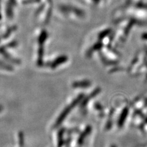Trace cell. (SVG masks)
<instances>
[{"label": "cell", "instance_id": "cell-7", "mask_svg": "<svg viewBox=\"0 0 147 147\" xmlns=\"http://www.w3.org/2000/svg\"><path fill=\"white\" fill-rule=\"evenodd\" d=\"M71 138L69 137L68 138V139H67L66 142H65V145H66V147H69V145L71 144Z\"/></svg>", "mask_w": 147, "mask_h": 147}, {"label": "cell", "instance_id": "cell-2", "mask_svg": "<svg viewBox=\"0 0 147 147\" xmlns=\"http://www.w3.org/2000/svg\"><path fill=\"white\" fill-rule=\"evenodd\" d=\"M91 132V127L90 126H86L85 129V130L81 133L79 138H78L77 144L79 145H81L84 144V142L86 137L90 134Z\"/></svg>", "mask_w": 147, "mask_h": 147}, {"label": "cell", "instance_id": "cell-4", "mask_svg": "<svg viewBox=\"0 0 147 147\" xmlns=\"http://www.w3.org/2000/svg\"><path fill=\"white\" fill-rule=\"evenodd\" d=\"M64 132H65V129L64 128H61L58 131L57 147H63V146L65 144V142H64Z\"/></svg>", "mask_w": 147, "mask_h": 147}, {"label": "cell", "instance_id": "cell-1", "mask_svg": "<svg viewBox=\"0 0 147 147\" xmlns=\"http://www.w3.org/2000/svg\"><path fill=\"white\" fill-rule=\"evenodd\" d=\"M84 98V94L83 93L78 95L76 97V98L70 104V105H67V106L66 107L65 109L63 110L61 114L59 115V116L58 117L56 121H55L53 127L54 129H56L60 126L61 125V123H63V121L66 118L68 115L70 113L71 110L76 106H77V105L81 102L82 100Z\"/></svg>", "mask_w": 147, "mask_h": 147}, {"label": "cell", "instance_id": "cell-8", "mask_svg": "<svg viewBox=\"0 0 147 147\" xmlns=\"http://www.w3.org/2000/svg\"><path fill=\"white\" fill-rule=\"evenodd\" d=\"M3 110V105H0V112H1Z\"/></svg>", "mask_w": 147, "mask_h": 147}, {"label": "cell", "instance_id": "cell-6", "mask_svg": "<svg viewBox=\"0 0 147 147\" xmlns=\"http://www.w3.org/2000/svg\"><path fill=\"white\" fill-rule=\"evenodd\" d=\"M18 144L21 147H23L25 145V138L23 132H19L18 133Z\"/></svg>", "mask_w": 147, "mask_h": 147}, {"label": "cell", "instance_id": "cell-9", "mask_svg": "<svg viewBox=\"0 0 147 147\" xmlns=\"http://www.w3.org/2000/svg\"><path fill=\"white\" fill-rule=\"evenodd\" d=\"M112 147H115V146H112Z\"/></svg>", "mask_w": 147, "mask_h": 147}, {"label": "cell", "instance_id": "cell-3", "mask_svg": "<svg viewBox=\"0 0 147 147\" xmlns=\"http://www.w3.org/2000/svg\"><path fill=\"white\" fill-rule=\"evenodd\" d=\"M99 92H100V89L97 88V89H96L94 91L92 92L91 93H90L89 94V96H88L87 97L85 98L82 101V102L80 103V107L82 109H84L86 106V105L88 104V103L89 102V101L92 98H93L94 97H95L96 95H98L99 93Z\"/></svg>", "mask_w": 147, "mask_h": 147}, {"label": "cell", "instance_id": "cell-5", "mask_svg": "<svg viewBox=\"0 0 147 147\" xmlns=\"http://www.w3.org/2000/svg\"><path fill=\"white\" fill-rule=\"evenodd\" d=\"M91 85V82L88 80H84V81H79V82H76L73 83L72 87L74 88H86Z\"/></svg>", "mask_w": 147, "mask_h": 147}]
</instances>
